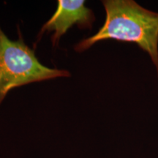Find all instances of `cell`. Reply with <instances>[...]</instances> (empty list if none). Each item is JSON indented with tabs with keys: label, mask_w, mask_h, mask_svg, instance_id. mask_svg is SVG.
<instances>
[{
	"label": "cell",
	"mask_w": 158,
	"mask_h": 158,
	"mask_svg": "<svg viewBox=\"0 0 158 158\" xmlns=\"http://www.w3.org/2000/svg\"><path fill=\"white\" fill-rule=\"evenodd\" d=\"M102 4L106 13L104 24L93 36L78 43L75 50L83 52L106 40L135 43L149 54L158 76V13L133 0H106Z\"/></svg>",
	"instance_id": "obj_1"
},
{
	"label": "cell",
	"mask_w": 158,
	"mask_h": 158,
	"mask_svg": "<svg viewBox=\"0 0 158 158\" xmlns=\"http://www.w3.org/2000/svg\"><path fill=\"white\" fill-rule=\"evenodd\" d=\"M94 21L93 12L85 6V1L59 0L57 9L52 17L43 26L40 35H42L46 31H54L51 40L55 45L73 25H77L81 29H91Z\"/></svg>",
	"instance_id": "obj_3"
},
{
	"label": "cell",
	"mask_w": 158,
	"mask_h": 158,
	"mask_svg": "<svg viewBox=\"0 0 158 158\" xmlns=\"http://www.w3.org/2000/svg\"><path fill=\"white\" fill-rule=\"evenodd\" d=\"M68 76V71L43 65L22 37L12 40L0 27V105L13 89L30 83Z\"/></svg>",
	"instance_id": "obj_2"
}]
</instances>
